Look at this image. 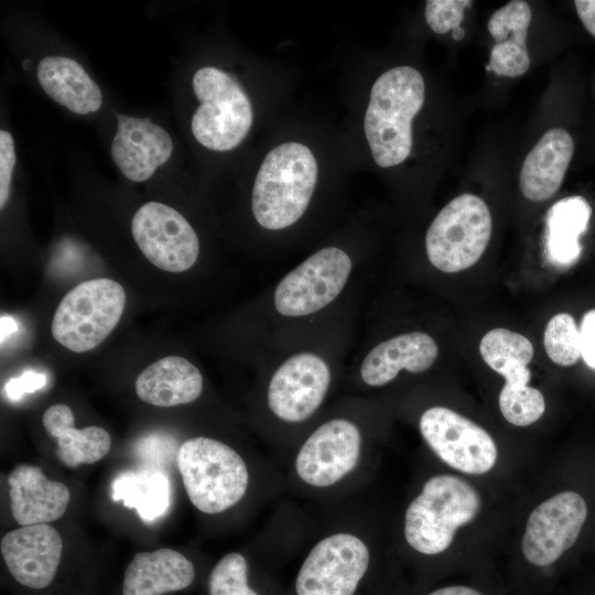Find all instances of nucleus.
I'll return each instance as SVG.
<instances>
[{"instance_id":"nucleus-1","label":"nucleus","mask_w":595,"mask_h":595,"mask_svg":"<svg viewBox=\"0 0 595 595\" xmlns=\"http://www.w3.org/2000/svg\"><path fill=\"white\" fill-rule=\"evenodd\" d=\"M358 279L360 269L349 251L333 245L314 251L269 289V337L351 305Z\"/></svg>"},{"instance_id":"nucleus-2","label":"nucleus","mask_w":595,"mask_h":595,"mask_svg":"<svg viewBox=\"0 0 595 595\" xmlns=\"http://www.w3.org/2000/svg\"><path fill=\"white\" fill-rule=\"evenodd\" d=\"M317 181L311 150L298 142L273 148L257 173L251 210L257 224L269 231L295 225L307 210Z\"/></svg>"},{"instance_id":"nucleus-3","label":"nucleus","mask_w":595,"mask_h":595,"mask_svg":"<svg viewBox=\"0 0 595 595\" xmlns=\"http://www.w3.org/2000/svg\"><path fill=\"white\" fill-rule=\"evenodd\" d=\"M424 98L423 76L411 66L390 68L374 83L364 128L379 166L398 165L411 153L412 120L421 110Z\"/></svg>"},{"instance_id":"nucleus-4","label":"nucleus","mask_w":595,"mask_h":595,"mask_svg":"<svg viewBox=\"0 0 595 595\" xmlns=\"http://www.w3.org/2000/svg\"><path fill=\"white\" fill-rule=\"evenodd\" d=\"M477 490L453 475H436L423 486L404 516V537L415 551L437 554L452 543L456 530L480 509Z\"/></svg>"},{"instance_id":"nucleus-5","label":"nucleus","mask_w":595,"mask_h":595,"mask_svg":"<svg viewBox=\"0 0 595 595\" xmlns=\"http://www.w3.org/2000/svg\"><path fill=\"white\" fill-rule=\"evenodd\" d=\"M176 464L188 499L202 512L229 509L248 488L245 461L221 441L205 436L186 440L177 451Z\"/></svg>"},{"instance_id":"nucleus-6","label":"nucleus","mask_w":595,"mask_h":595,"mask_svg":"<svg viewBox=\"0 0 595 595\" xmlns=\"http://www.w3.org/2000/svg\"><path fill=\"white\" fill-rule=\"evenodd\" d=\"M126 306L121 284L108 278L84 281L69 290L56 307L51 332L74 353L100 345L119 323Z\"/></svg>"},{"instance_id":"nucleus-7","label":"nucleus","mask_w":595,"mask_h":595,"mask_svg":"<svg viewBox=\"0 0 595 595\" xmlns=\"http://www.w3.org/2000/svg\"><path fill=\"white\" fill-rule=\"evenodd\" d=\"M487 204L474 194H462L448 202L430 224L424 239L429 262L445 273L474 266L485 252L491 236Z\"/></svg>"},{"instance_id":"nucleus-8","label":"nucleus","mask_w":595,"mask_h":595,"mask_svg":"<svg viewBox=\"0 0 595 595\" xmlns=\"http://www.w3.org/2000/svg\"><path fill=\"white\" fill-rule=\"evenodd\" d=\"M199 101L191 122L195 139L214 151L236 148L252 123V108L242 87L224 71L206 66L194 74Z\"/></svg>"},{"instance_id":"nucleus-9","label":"nucleus","mask_w":595,"mask_h":595,"mask_svg":"<svg viewBox=\"0 0 595 595\" xmlns=\"http://www.w3.org/2000/svg\"><path fill=\"white\" fill-rule=\"evenodd\" d=\"M369 565V550L351 533H335L317 542L295 581L296 595H354Z\"/></svg>"},{"instance_id":"nucleus-10","label":"nucleus","mask_w":595,"mask_h":595,"mask_svg":"<svg viewBox=\"0 0 595 595\" xmlns=\"http://www.w3.org/2000/svg\"><path fill=\"white\" fill-rule=\"evenodd\" d=\"M419 429L433 452L459 472L480 475L496 464L498 452L493 437L475 422L448 408L425 410Z\"/></svg>"},{"instance_id":"nucleus-11","label":"nucleus","mask_w":595,"mask_h":595,"mask_svg":"<svg viewBox=\"0 0 595 595\" xmlns=\"http://www.w3.org/2000/svg\"><path fill=\"white\" fill-rule=\"evenodd\" d=\"M131 232L143 256L161 270H190L199 256L197 234L176 209L159 203L142 205L131 220Z\"/></svg>"},{"instance_id":"nucleus-12","label":"nucleus","mask_w":595,"mask_h":595,"mask_svg":"<svg viewBox=\"0 0 595 595\" xmlns=\"http://www.w3.org/2000/svg\"><path fill=\"white\" fill-rule=\"evenodd\" d=\"M360 448L361 432L354 421L329 419L302 444L295 458L296 474L311 486H332L355 468Z\"/></svg>"},{"instance_id":"nucleus-13","label":"nucleus","mask_w":595,"mask_h":595,"mask_svg":"<svg viewBox=\"0 0 595 595\" xmlns=\"http://www.w3.org/2000/svg\"><path fill=\"white\" fill-rule=\"evenodd\" d=\"M587 517L585 500L575 491H562L530 513L522 553L537 566L554 563L577 540Z\"/></svg>"},{"instance_id":"nucleus-14","label":"nucleus","mask_w":595,"mask_h":595,"mask_svg":"<svg viewBox=\"0 0 595 595\" xmlns=\"http://www.w3.org/2000/svg\"><path fill=\"white\" fill-rule=\"evenodd\" d=\"M1 555L11 578L23 589L42 592L56 581L63 541L48 523L24 526L1 539Z\"/></svg>"},{"instance_id":"nucleus-15","label":"nucleus","mask_w":595,"mask_h":595,"mask_svg":"<svg viewBox=\"0 0 595 595\" xmlns=\"http://www.w3.org/2000/svg\"><path fill=\"white\" fill-rule=\"evenodd\" d=\"M437 356L439 346L429 333L411 331L358 350L353 360L357 378L367 387L379 388L392 382L402 371L422 374L429 370Z\"/></svg>"},{"instance_id":"nucleus-16","label":"nucleus","mask_w":595,"mask_h":595,"mask_svg":"<svg viewBox=\"0 0 595 595\" xmlns=\"http://www.w3.org/2000/svg\"><path fill=\"white\" fill-rule=\"evenodd\" d=\"M170 134L149 118L118 115L111 156L120 172L132 182L150 178L171 156Z\"/></svg>"},{"instance_id":"nucleus-17","label":"nucleus","mask_w":595,"mask_h":595,"mask_svg":"<svg viewBox=\"0 0 595 595\" xmlns=\"http://www.w3.org/2000/svg\"><path fill=\"white\" fill-rule=\"evenodd\" d=\"M8 485L11 515L20 527L55 521L69 504L68 488L48 479L35 465L17 466L8 476Z\"/></svg>"},{"instance_id":"nucleus-18","label":"nucleus","mask_w":595,"mask_h":595,"mask_svg":"<svg viewBox=\"0 0 595 595\" xmlns=\"http://www.w3.org/2000/svg\"><path fill=\"white\" fill-rule=\"evenodd\" d=\"M574 154V140L564 128L543 133L526 155L519 173V188L531 202L551 198L563 183Z\"/></svg>"},{"instance_id":"nucleus-19","label":"nucleus","mask_w":595,"mask_h":595,"mask_svg":"<svg viewBox=\"0 0 595 595\" xmlns=\"http://www.w3.org/2000/svg\"><path fill=\"white\" fill-rule=\"evenodd\" d=\"M195 577L193 562L176 550L139 552L123 572L120 595H172L188 588Z\"/></svg>"},{"instance_id":"nucleus-20","label":"nucleus","mask_w":595,"mask_h":595,"mask_svg":"<svg viewBox=\"0 0 595 595\" xmlns=\"http://www.w3.org/2000/svg\"><path fill=\"white\" fill-rule=\"evenodd\" d=\"M532 12L528 2L512 0L489 18L487 30L494 40L487 69L498 76L516 78L530 67L527 47Z\"/></svg>"},{"instance_id":"nucleus-21","label":"nucleus","mask_w":595,"mask_h":595,"mask_svg":"<svg viewBox=\"0 0 595 595\" xmlns=\"http://www.w3.org/2000/svg\"><path fill=\"white\" fill-rule=\"evenodd\" d=\"M137 396L145 403L170 408L199 398L203 376L186 358L167 356L145 367L136 380Z\"/></svg>"},{"instance_id":"nucleus-22","label":"nucleus","mask_w":595,"mask_h":595,"mask_svg":"<svg viewBox=\"0 0 595 595\" xmlns=\"http://www.w3.org/2000/svg\"><path fill=\"white\" fill-rule=\"evenodd\" d=\"M74 421L72 409L64 403L53 404L43 413V426L57 442L58 459L68 467H77L105 457L111 447L109 433L95 425L76 429Z\"/></svg>"},{"instance_id":"nucleus-23","label":"nucleus","mask_w":595,"mask_h":595,"mask_svg":"<svg viewBox=\"0 0 595 595\" xmlns=\"http://www.w3.org/2000/svg\"><path fill=\"white\" fill-rule=\"evenodd\" d=\"M37 79L52 99L75 113L95 112L102 105L98 85L69 57H44L37 66Z\"/></svg>"},{"instance_id":"nucleus-24","label":"nucleus","mask_w":595,"mask_h":595,"mask_svg":"<svg viewBox=\"0 0 595 595\" xmlns=\"http://www.w3.org/2000/svg\"><path fill=\"white\" fill-rule=\"evenodd\" d=\"M592 208L582 196L558 201L547 216L545 249L550 260L570 266L581 256L580 238L585 232Z\"/></svg>"},{"instance_id":"nucleus-25","label":"nucleus","mask_w":595,"mask_h":595,"mask_svg":"<svg viewBox=\"0 0 595 595\" xmlns=\"http://www.w3.org/2000/svg\"><path fill=\"white\" fill-rule=\"evenodd\" d=\"M112 499L133 508L144 521L164 515L170 506V483L164 473L140 468L120 473L111 485Z\"/></svg>"},{"instance_id":"nucleus-26","label":"nucleus","mask_w":595,"mask_h":595,"mask_svg":"<svg viewBox=\"0 0 595 595\" xmlns=\"http://www.w3.org/2000/svg\"><path fill=\"white\" fill-rule=\"evenodd\" d=\"M479 351L484 361L505 377L509 372L527 367L533 357V346L523 335L506 329L489 331L480 340Z\"/></svg>"},{"instance_id":"nucleus-27","label":"nucleus","mask_w":595,"mask_h":595,"mask_svg":"<svg viewBox=\"0 0 595 595\" xmlns=\"http://www.w3.org/2000/svg\"><path fill=\"white\" fill-rule=\"evenodd\" d=\"M544 349L559 366H572L581 357V333L574 317L559 313L548 322L543 334Z\"/></svg>"},{"instance_id":"nucleus-28","label":"nucleus","mask_w":595,"mask_h":595,"mask_svg":"<svg viewBox=\"0 0 595 595\" xmlns=\"http://www.w3.org/2000/svg\"><path fill=\"white\" fill-rule=\"evenodd\" d=\"M499 409L511 424L527 426L542 416L545 401L543 394L528 383L506 382L499 393Z\"/></svg>"},{"instance_id":"nucleus-29","label":"nucleus","mask_w":595,"mask_h":595,"mask_svg":"<svg viewBox=\"0 0 595 595\" xmlns=\"http://www.w3.org/2000/svg\"><path fill=\"white\" fill-rule=\"evenodd\" d=\"M208 595H259L248 584V563L237 552L225 554L212 569Z\"/></svg>"},{"instance_id":"nucleus-30","label":"nucleus","mask_w":595,"mask_h":595,"mask_svg":"<svg viewBox=\"0 0 595 595\" xmlns=\"http://www.w3.org/2000/svg\"><path fill=\"white\" fill-rule=\"evenodd\" d=\"M472 4L466 0H429L424 17L431 30L444 34L461 26L464 11Z\"/></svg>"},{"instance_id":"nucleus-31","label":"nucleus","mask_w":595,"mask_h":595,"mask_svg":"<svg viewBox=\"0 0 595 595\" xmlns=\"http://www.w3.org/2000/svg\"><path fill=\"white\" fill-rule=\"evenodd\" d=\"M15 151L12 136L0 131V208L3 209L10 194Z\"/></svg>"},{"instance_id":"nucleus-32","label":"nucleus","mask_w":595,"mask_h":595,"mask_svg":"<svg viewBox=\"0 0 595 595\" xmlns=\"http://www.w3.org/2000/svg\"><path fill=\"white\" fill-rule=\"evenodd\" d=\"M46 383V377L43 374L33 370L25 371L18 378L10 379L4 387L6 394L18 400L25 393L34 392Z\"/></svg>"},{"instance_id":"nucleus-33","label":"nucleus","mask_w":595,"mask_h":595,"mask_svg":"<svg viewBox=\"0 0 595 595\" xmlns=\"http://www.w3.org/2000/svg\"><path fill=\"white\" fill-rule=\"evenodd\" d=\"M581 357L595 369V309L587 311L581 322Z\"/></svg>"},{"instance_id":"nucleus-34","label":"nucleus","mask_w":595,"mask_h":595,"mask_svg":"<svg viewBox=\"0 0 595 595\" xmlns=\"http://www.w3.org/2000/svg\"><path fill=\"white\" fill-rule=\"evenodd\" d=\"M574 7L583 26L595 36V0H576Z\"/></svg>"},{"instance_id":"nucleus-35","label":"nucleus","mask_w":595,"mask_h":595,"mask_svg":"<svg viewBox=\"0 0 595 595\" xmlns=\"http://www.w3.org/2000/svg\"><path fill=\"white\" fill-rule=\"evenodd\" d=\"M429 595H483L478 591L467 586H447L439 588Z\"/></svg>"},{"instance_id":"nucleus-36","label":"nucleus","mask_w":595,"mask_h":595,"mask_svg":"<svg viewBox=\"0 0 595 595\" xmlns=\"http://www.w3.org/2000/svg\"><path fill=\"white\" fill-rule=\"evenodd\" d=\"M17 331L15 322L10 316H1V342Z\"/></svg>"},{"instance_id":"nucleus-37","label":"nucleus","mask_w":595,"mask_h":595,"mask_svg":"<svg viewBox=\"0 0 595 595\" xmlns=\"http://www.w3.org/2000/svg\"><path fill=\"white\" fill-rule=\"evenodd\" d=\"M464 34L465 32L461 26L452 31V36L454 40H462Z\"/></svg>"},{"instance_id":"nucleus-38","label":"nucleus","mask_w":595,"mask_h":595,"mask_svg":"<svg viewBox=\"0 0 595 595\" xmlns=\"http://www.w3.org/2000/svg\"><path fill=\"white\" fill-rule=\"evenodd\" d=\"M31 65H32V63H31L30 61H28V60H25V61L23 62V67H24V69H28L29 66H31Z\"/></svg>"}]
</instances>
